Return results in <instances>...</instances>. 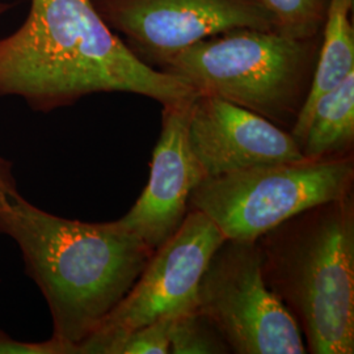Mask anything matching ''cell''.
Here are the masks:
<instances>
[{"instance_id": "17", "label": "cell", "mask_w": 354, "mask_h": 354, "mask_svg": "<svg viewBox=\"0 0 354 354\" xmlns=\"http://www.w3.org/2000/svg\"><path fill=\"white\" fill-rule=\"evenodd\" d=\"M13 190H16V184L11 171V163L0 158V198Z\"/></svg>"}, {"instance_id": "7", "label": "cell", "mask_w": 354, "mask_h": 354, "mask_svg": "<svg viewBox=\"0 0 354 354\" xmlns=\"http://www.w3.org/2000/svg\"><path fill=\"white\" fill-rule=\"evenodd\" d=\"M225 239L209 216L189 209L176 232L152 253L125 298L89 337L125 333L196 310L203 272Z\"/></svg>"}, {"instance_id": "16", "label": "cell", "mask_w": 354, "mask_h": 354, "mask_svg": "<svg viewBox=\"0 0 354 354\" xmlns=\"http://www.w3.org/2000/svg\"><path fill=\"white\" fill-rule=\"evenodd\" d=\"M0 354H74V351L54 337L42 342H20L0 329Z\"/></svg>"}, {"instance_id": "18", "label": "cell", "mask_w": 354, "mask_h": 354, "mask_svg": "<svg viewBox=\"0 0 354 354\" xmlns=\"http://www.w3.org/2000/svg\"><path fill=\"white\" fill-rule=\"evenodd\" d=\"M10 7H11L10 4H7V3H1V1H0V16H1L4 12H7V10H8Z\"/></svg>"}, {"instance_id": "14", "label": "cell", "mask_w": 354, "mask_h": 354, "mask_svg": "<svg viewBox=\"0 0 354 354\" xmlns=\"http://www.w3.org/2000/svg\"><path fill=\"white\" fill-rule=\"evenodd\" d=\"M274 20L276 32L297 39H314L323 30L329 0H259Z\"/></svg>"}, {"instance_id": "4", "label": "cell", "mask_w": 354, "mask_h": 354, "mask_svg": "<svg viewBox=\"0 0 354 354\" xmlns=\"http://www.w3.org/2000/svg\"><path fill=\"white\" fill-rule=\"evenodd\" d=\"M315 42L241 28L203 38L158 66L197 93L239 105L291 131L315 70Z\"/></svg>"}, {"instance_id": "5", "label": "cell", "mask_w": 354, "mask_h": 354, "mask_svg": "<svg viewBox=\"0 0 354 354\" xmlns=\"http://www.w3.org/2000/svg\"><path fill=\"white\" fill-rule=\"evenodd\" d=\"M352 156L259 165L205 177L189 209L209 216L226 239L257 241L304 210L352 193Z\"/></svg>"}, {"instance_id": "2", "label": "cell", "mask_w": 354, "mask_h": 354, "mask_svg": "<svg viewBox=\"0 0 354 354\" xmlns=\"http://www.w3.org/2000/svg\"><path fill=\"white\" fill-rule=\"evenodd\" d=\"M0 234L17 243L49 306L53 337L74 354L125 298L155 252L120 221L61 218L17 190L0 198Z\"/></svg>"}, {"instance_id": "12", "label": "cell", "mask_w": 354, "mask_h": 354, "mask_svg": "<svg viewBox=\"0 0 354 354\" xmlns=\"http://www.w3.org/2000/svg\"><path fill=\"white\" fill-rule=\"evenodd\" d=\"M354 142V73L317 100L301 151L307 160L349 156Z\"/></svg>"}, {"instance_id": "9", "label": "cell", "mask_w": 354, "mask_h": 354, "mask_svg": "<svg viewBox=\"0 0 354 354\" xmlns=\"http://www.w3.org/2000/svg\"><path fill=\"white\" fill-rule=\"evenodd\" d=\"M188 143L203 178L306 159L290 131L239 105L203 93L190 102Z\"/></svg>"}, {"instance_id": "13", "label": "cell", "mask_w": 354, "mask_h": 354, "mask_svg": "<svg viewBox=\"0 0 354 354\" xmlns=\"http://www.w3.org/2000/svg\"><path fill=\"white\" fill-rule=\"evenodd\" d=\"M171 322L162 319L125 333L89 337L77 346V354H169Z\"/></svg>"}, {"instance_id": "15", "label": "cell", "mask_w": 354, "mask_h": 354, "mask_svg": "<svg viewBox=\"0 0 354 354\" xmlns=\"http://www.w3.org/2000/svg\"><path fill=\"white\" fill-rule=\"evenodd\" d=\"M231 353L214 324L197 308L172 319L169 354Z\"/></svg>"}, {"instance_id": "3", "label": "cell", "mask_w": 354, "mask_h": 354, "mask_svg": "<svg viewBox=\"0 0 354 354\" xmlns=\"http://www.w3.org/2000/svg\"><path fill=\"white\" fill-rule=\"evenodd\" d=\"M256 241L266 283L297 322L307 353H354L353 194L307 209Z\"/></svg>"}, {"instance_id": "11", "label": "cell", "mask_w": 354, "mask_h": 354, "mask_svg": "<svg viewBox=\"0 0 354 354\" xmlns=\"http://www.w3.org/2000/svg\"><path fill=\"white\" fill-rule=\"evenodd\" d=\"M353 0H329L323 26V41L317 51V64L304 106L291 129L297 145L302 146L311 112L317 100L340 86L354 73V32L351 13Z\"/></svg>"}, {"instance_id": "8", "label": "cell", "mask_w": 354, "mask_h": 354, "mask_svg": "<svg viewBox=\"0 0 354 354\" xmlns=\"http://www.w3.org/2000/svg\"><path fill=\"white\" fill-rule=\"evenodd\" d=\"M112 30L147 64H162L177 51L228 30H276L259 0H92Z\"/></svg>"}, {"instance_id": "1", "label": "cell", "mask_w": 354, "mask_h": 354, "mask_svg": "<svg viewBox=\"0 0 354 354\" xmlns=\"http://www.w3.org/2000/svg\"><path fill=\"white\" fill-rule=\"evenodd\" d=\"M99 92L136 93L163 105L197 95L142 61L92 0H32L26 23L0 38V96L51 111Z\"/></svg>"}, {"instance_id": "10", "label": "cell", "mask_w": 354, "mask_h": 354, "mask_svg": "<svg viewBox=\"0 0 354 354\" xmlns=\"http://www.w3.org/2000/svg\"><path fill=\"white\" fill-rule=\"evenodd\" d=\"M193 97L163 105L162 133L152 153L149 183L134 206L118 219L153 251L181 226L189 212L192 190L203 178L188 143Z\"/></svg>"}, {"instance_id": "6", "label": "cell", "mask_w": 354, "mask_h": 354, "mask_svg": "<svg viewBox=\"0 0 354 354\" xmlns=\"http://www.w3.org/2000/svg\"><path fill=\"white\" fill-rule=\"evenodd\" d=\"M197 310L231 353H307L297 322L266 283L256 241L225 239L216 248L200 281Z\"/></svg>"}]
</instances>
